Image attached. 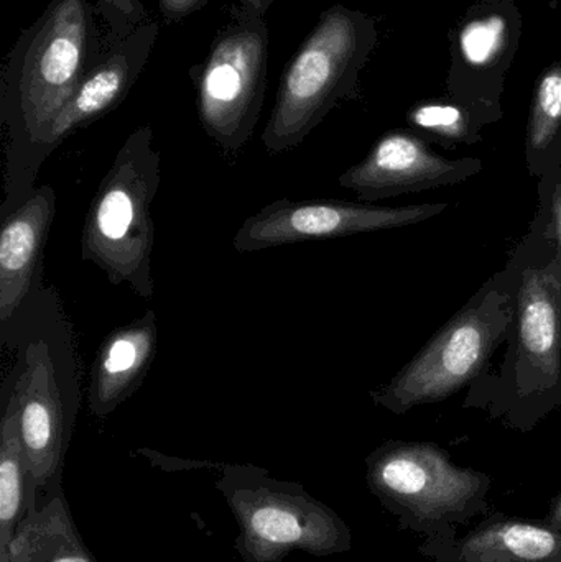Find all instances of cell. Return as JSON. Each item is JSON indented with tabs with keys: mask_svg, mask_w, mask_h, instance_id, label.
<instances>
[{
	"mask_svg": "<svg viewBox=\"0 0 561 562\" xmlns=\"http://www.w3.org/2000/svg\"><path fill=\"white\" fill-rule=\"evenodd\" d=\"M520 359L542 385L559 382L561 363V267L530 269L519 294Z\"/></svg>",
	"mask_w": 561,
	"mask_h": 562,
	"instance_id": "obj_14",
	"label": "cell"
},
{
	"mask_svg": "<svg viewBox=\"0 0 561 562\" xmlns=\"http://www.w3.org/2000/svg\"><path fill=\"white\" fill-rule=\"evenodd\" d=\"M553 520H556V524L559 525V527H561V498H560L559 508H557L556 517H553Z\"/></svg>",
	"mask_w": 561,
	"mask_h": 562,
	"instance_id": "obj_25",
	"label": "cell"
},
{
	"mask_svg": "<svg viewBox=\"0 0 561 562\" xmlns=\"http://www.w3.org/2000/svg\"><path fill=\"white\" fill-rule=\"evenodd\" d=\"M165 23H177L191 13L200 12L210 0H157Z\"/></svg>",
	"mask_w": 561,
	"mask_h": 562,
	"instance_id": "obj_22",
	"label": "cell"
},
{
	"mask_svg": "<svg viewBox=\"0 0 561 562\" xmlns=\"http://www.w3.org/2000/svg\"><path fill=\"white\" fill-rule=\"evenodd\" d=\"M510 321L509 297L490 293L463 311L374 400L394 412L440 402L473 380Z\"/></svg>",
	"mask_w": 561,
	"mask_h": 562,
	"instance_id": "obj_6",
	"label": "cell"
},
{
	"mask_svg": "<svg viewBox=\"0 0 561 562\" xmlns=\"http://www.w3.org/2000/svg\"><path fill=\"white\" fill-rule=\"evenodd\" d=\"M368 49V25L359 13L335 5L319 16L287 65L263 147L283 154L299 147L351 89L356 68Z\"/></svg>",
	"mask_w": 561,
	"mask_h": 562,
	"instance_id": "obj_4",
	"label": "cell"
},
{
	"mask_svg": "<svg viewBox=\"0 0 561 562\" xmlns=\"http://www.w3.org/2000/svg\"><path fill=\"white\" fill-rule=\"evenodd\" d=\"M553 223H556L557 237H559L561 260V188H557L556 196H553Z\"/></svg>",
	"mask_w": 561,
	"mask_h": 562,
	"instance_id": "obj_23",
	"label": "cell"
},
{
	"mask_svg": "<svg viewBox=\"0 0 561 562\" xmlns=\"http://www.w3.org/2000/svg\"><path fill=\"white\" fill-rule=\"evenodd\" d=\"M445 210L447 204L382 207L335 200H277L240 224L233 246L237 252L250 254L292 244L339 239L411 226L438 216Z\"/></svg>",
	"mask_w": 561,
	"mask_h": 562,
	"instance_id": "obj_8",
	"label": "cell"
},
{
	"mask_svg": "<svg viewBox=\"0 0 561 562\" xmlns=\"http://www.w3.org/2000/svg\"><path fill=\"white\" fill-rule=\"evenodd\" d=\"M561 125V66L550 69L537 89L530 121V147L542 150L556 137Z\"/></svg>",
	"mask_w": 561,
	"mask_h": 562,
	"instance_id": "obj_18",
	"label": "cell"
},
{
	"mask_svg": "<svg viewBox=\"0 0 561 562\" xmlns=\"http://www.w3.org/2000/svg\"><path fill=\"white\" fill-rule=\"evenodd\" d=\"M507 25L503 16L491 15L464 26L460 36L461 53L471 66H487L506 45Z\"/></svg>",
	"mask_w": 561,
	"mask_h": 562,
	"instance_id": "obj_19",
	"label": "cell"
},
{
	"mask_svg": "<svg viewBox=\"0 0 561 562\" xmlns=\"http://www.w3.org/2000/svg\"><path fill=\"white\" fill-rule=\"evenodd\" d=\"M468 161H448L435 155L417 137L392 132L384 135L361 164L339 177L343 188L362 200L388 196L402 191H417L467 178Z\"/></svg>",
	"mask_w": 561,
	"mask_h": 562,
	"instance_id": "obj_12",
	"label": "cell"
},
{
	"mask_svg": "<svg viewBox=\"0 0 561 562\" xmlns=\"http://www.w3.org/2000/svg\"><path fill=\"white\" fill-rule=\"evenodd\" d=\"M158 32L160 25L155 20H148L127 38L109 45L104 56L82 78L71 98L46 128L36 150V170L40 171L69 135L104 117L122 104L144 71Z\"/></svg>",
	"mask_w": 561,
	"mask_h": 562,
	"instance_id": "obj_10",
	"label": "cell"
},
{
	"mask_svg": "<svg viewBox=\"0 0 561 562\" xmlns=\"http://www.w3.org/2000/svg\"><path fill=\"white\" fill-rule=\"evenodd\" d=\"M0 342L15 350L5 380L19 403L32 514L63 492L66 452L81 408L78 342L55 288L40 284L0 327Z\"/></svg>",
	"mask_w": 561,
	"mask_h": 562,
	"instance_id": "obj_2",
	"label": "cell"
},
{
	"mask_svg": "<svg viewBox=\"0 0 561 562\" xmlns=\"http://www.w3.org/2000/svg\"><path fill=\"white\" fill-rule=\"evenodd\" d=\"M55 214V190L42 184L2 217L0 327L7 326L30 294L43 284V254Z\"/></svg>",
	"mask_w": 561,
	"mask_h": 562,
	"instance_id": "obj_11",
	"label": "cell"
},
{
	"mask_svg": "<svg viewBox=\"0 0 561 562\" xmlns=\"http://www.w3.org/2000/svg\"><path fill=\"white\" fill-rule=\"evenodd\" d=\"M161 181L160 151L150 125L135 128L102 178L81 233V259L94 263L114 286L152 300L155 224L150 207Z\"/></svg>",
	"mask_w": 561,
	"mask_h": 562,
	"instance_id": "obj_3",
	"label": "cell"
},
{
	"mask_svg": "<svg viewBox=\"0 0 561 562\" xmlns=\"http://www.w3.org/2000/svg\"><path fill=\"white\" fill-rule=\"evenodd\" d=\"M412 121L420 127L430 128L445 135H460L463 132V115L451 105H424L412 114Z\"/></svg>",
	"mask_w": 561,
	"mask_h": 562,
	"instance_id": "obj_21",
	"label": "cell"
},
{
	"mask_svg": "<svg viewBox=\"0 0 561 562\" xmlns=\"http://www.w3.org/2000/svg\"><path fill=\"white\" fill-rule=\"evenodd\" d=\"M227 502L240 525L237 550L246 562H282L292 551L325 557L348 541L341 520L306 494L260 485L236 488Z\"/></svg>",
	"mask_w": 561,
	"mask_h": 562,
	"instance_id": "obj_7",
	"label": "cell"
},
{
	"mask_svg": "<svg viewBox=\"0 0 561 562\" xmlns=\"http://www.w3.org/2000/svg\"><path fill=\"white\" fill-rule=\"evenodd\" d=\"M561 535L552 528L504 521L478 530L461 547V562H556Z\"/></svg>",
	"mask_w": 561,
	"mask_h": 562,
	"instance_id": "obj_17",
	"label": "cell"
},
{
	"mask_svg": "<svg viewBox=\"0 0 561 562\" xmlns=\"http://www.w3.org/2000/svg\"><path fill=\"white\" fill-rule=\"evenodd\" d=\"M94 7L108 30L105 40L109 45L127 38L150 20L142 0H98Z\"/></svg>",
	"mask_w": 561,
	"mask_h": 562,
	"instance_id": "obj_20",
	"label": "cell"
},
{
	"mask_svg": "<svg viewBox=\"0 0 561 562\" xmlns=\"http://www.w3.org/2000/svg\"><path fill=\"white\" fill-rule=\"evenodd\" d=\"M0 562H98L82 543L63 492L19 525Z\"/></svg>",
	"mask_w": 561,
	"mask_h": 562,
	"instance_id": "obj_15",
	"label": "cell"
},
{
	"mask_svg": "<svg viewBox=\"0 0 561 562\" xmlns=\"http://www.w3.org/2000/svg\"><path fill=\"white\" fill-rule=\"evenodd\" d=\"M239 2L244 3V5L254 7V9L259 10L260 13L266 15L267 10H269L270 5L277 2V0H239Z\"/></svg>",
	"mask_w": 561,
	"mask_h": 562,
	"instance_id": "obj_24",
	"label": "cell"
},
{
	"mask_svg": "<svg viewBox=\"0 0 561 562\" xmlns=\"http://www.w3.org/2000/svg\"><path fill=\"white\" fill-rule=\"evenodd\" d=\"M158 350V323L154 310L115 327L99 346L88 386L89 412L98 418L112 415L147 379Z\"/></svg>",
	"mask_w": 561,
	"mask_h": 562,
	"instance_id": "obj_13",
	"label": "cell"
},
{
	"mask_svg": "<svg viewBox=\"0 0 561 562\" xmlns=\"http://www.w3.org/2000/svg\"><path fill=\"white\" fill-rule=\"evenodd\" d=\"M369 479L382 497L431 520L463 510L483 485L480 475L451 464L430 445L384 449L372 458Z\"/></svg>",
	"mask_w": 561,
	"mask_h": 562,
	"instance_id": "obj_9",
	"label": "cell"
},
{
	"mask_svg": "<svg viewBox=\"0 0 561 562\" xmlns=\"http://www.w3.org/2000/svg\"><path fill=\"white\" fill-rule=\"evenodd\" d=\"M98 16L88 0H52L7 56L0 78L5 131L2 217L35 190L36 150L46 128L109 48Z\"/></svg>",
	"mask_w": 561,
	"mask_h": 562,
	"instance_id": "obj_1",
	"label": "cell"
},
{
	"mask_svg": "<svg viewBox=\"0 0 561 562\" xmlns=\"http://www.w3.org/2000/svg\"><path fill=\"white\" fill-rule=\"evenodd\" d=\"M0 419V554L29 517V469L20 436L19 403L9 380L2 389Z\"/></svg>",
	"mask_w": 561,
	"mask_h": 562,
	"instance_id": "obj_16",
	"label": "cell"
},
{
	"mask_svg": "<svg viewBox=\"0 0 561 562\" xmlns=\"http://www.w3.org/2000/svg\"><path fill=\"white\" fill-rule=\"evenodd\" d=\"M269 29L263 13L237 2L200 66L191 69L207 137L237 154L253 137L266 99Z\"/></svg>",
	"mask_w": 561,
	"mask_h": 562,
	"instance_id": "obj_5",
	"label": "cell"
}]
</instances>
